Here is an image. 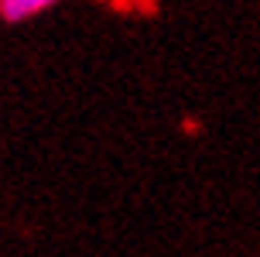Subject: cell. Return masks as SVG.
Masks as SVG:
<instances>
[{"mask_svg":"<svg viewBox=\"0 0 260 257\" xmlns=\"http://www.w3.org/2000/svg\"><path fill=\"white\" fill-rule=\"evenodd\" d=\"M58 0H0V17L7 24H24V21H35L38 14L52 11Z\"/></svg>","mask_w":260,"mask_h":257,"instance_id":"cell-1","label":"cell"}]
</instances>
